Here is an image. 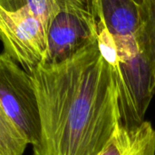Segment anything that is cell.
<instances>
[{
    "mask_svg": "<svg viewBox=\"0 0 155 155\" xmlns=\"http://www.w3.org/2000/svg\"><path fill=\"white\" fill-rule=\"evenodd\" d=\"M30 75L41 124L34 155L97 154L122 124L116 73L97 40Z\"/></svg>",
    "mask_w": 155,
    "mask_h": 155,
    "instance_id": "cell-1",
    "label": "cell"
},
{
    "mask_svg": "<svg viewBox=\"0 0 155 155\" xmlns=\"http://www.w3.org/2000/svg\"><path fill=\"white\" fill-rule=\"evenodd\" d=\"M91 12L108 29L117 49L115 70L122 124L133 127L145 121L155 94L150 65L140 41V6L134 0H92Z\"/></svg>",
    "mask_w": 155,
    "mask_h": 155,
    "instance_id": "cell-2",
    "label": "cell"
},
{
    "mask_svg": "<svg viewBox=\"0 0 155 155\" xmlns=\"http://www.w3.org/2000/svg\"><path fill=\"white\" fill-rule=\"evenodd\" d=\"M0 105L28 143L36 145L41 124L32 77L5 52L0 54Z\"/></svg>",
    "mask_w": 155,
    "mask_h": 155,
    "instance_id": "cell-3",
    "label": "cell"
},
{
    "mask_svg": "<svg viewBox=\"0 0 155 155\" xmlns=\"http://www.w3.org/2000/svg\"><path fill=\"white\" fill-rule=\"evenodd\" d=\"M0 39L5 53L27 73L45 63L47 28L34 14L0 6Z\"/></svg>",
    "mask_w": 155,
    "mask_h": 155,
    "instance_id": "cell-4",
    "label": "cell"
},
{
    "mask_svg": "<svg viewBox=\"0 0 155 155\" xmlns=\"http://www.w3.org/2000/svg\"><path fill=\"white\" fill-rule=\"evenodd\" d=\"M97 40L91 12L71 3H63L47 30V50L44 64L64 62Z\"/></svg>",
    "mask_w": 155,
    "mask_h": 155,
    "instance_id": "cell-5",
    "label": "cell"
},
{
    "mask_svg": "<svg viewBox=\"0 0 155 155\" xmlns=\"http://www.w3.org/2000/svg\"><path fill=\"white\" fill-rule=\"evenodd\" d=\"M96 155H155V129L146 120L133 127L120 124Z\"/></svg>",
    "mask_w": 155,
    "mask_h": 155,
    "instance_id": "cell-6",
    "label": "cell"
},
{
    "mask_svg": "<svg viewBox=\"0 0 155 155\" xmlns=\"http://www.w3.org/2000/svg\"><path fill=\"white\" fill-rule=\"evenodd\" d=\"M140 15L141 45L150 65L155 85V0H143Z\"/></svg>",
    "mask_w": 155,
    "mask_h": 155,
    "instance_id": "cell-7",
    "label": "cell"
},
{
    "mask_svg": "<svg viewBox=\"0 0 155 155\" xmlns=\"http://www.w3.org/2000/svg\"><path fill=\"white\" fill-rule=\"evenodd\" d=\"M28 141L0 105V155H23Z\"/></svg>",
    "mask_w": 155,
    "mask_h": 155,
    "instance_id": "cell-8",
    "label": "cell"
},
{
    "mask_svg": "<svg viewBox=\"0 0 155 155\" xmlns=\"http://www.w3.org/2000/svg\"><path fill=\"white\" fill-rule=\"evenodd\" d=\"M63 3L67 2L62 0H0V6L12 11H28L36 15L48 30L50 22Z\"/></svg>",
    "mask_w": 155,
    "mask_h": 155,
    "instance_id": "cell-9",
    "label": "cell"
},
{
    "mask_svg": "<svg viewBox=\"0 0 155 155\" xmlns=\"http://www.w3.org/2000/svg\"><path fill=\"white\" fill-rule=\"evenodd\" d=\"M63 2L71 3L80 8H83L84 10H87L91 12V6H92V0H62ZM92 13V12H91Z\"/></svg>",
    "mask_w": 155,
    "mask_h": 155,
    "instance_id": "cell-10",
    "label": "cell"
},
{
    "mask_svg": "<svg viewBox=\"0 0 155 155\" xmlns=\"http://www.w3.org/2000/svg\"><path fill=\"white\" fill-rule=\"evenodd\" d=\"M135 2H136V4L140 6L141 5H142V3H143V0H134Z\"/></svg>",
    "mask_w": 155,
    "mask_h": 155,
    "instance_id": "cell-11",
    "label": "cell"
}]
</instances>
